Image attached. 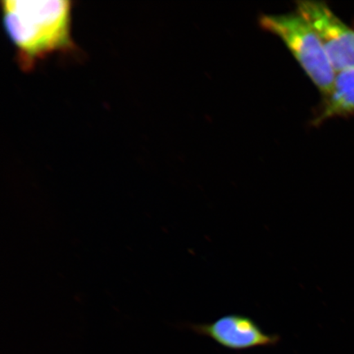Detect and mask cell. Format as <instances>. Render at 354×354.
Wrapping results in <instances>:
<instances>
[{"instance_id": "1", "label": "cell", "mask_w": 354, "mask_h": 354, "mask_svg": "<svg viewBox=\"0 0 354 354\" xmlns=\"http://www.w3.org/2000/svg\"><path fill=\"white\" fill-rule=\"evenodd\" d=\"M3 28L25 72L56 53H74L73 2L69 0H2Z\"/></svg>"}, {"instance_id": "2", "label": "cell", "mask_w": 354, "mask_h": 354, "mask_svg": "<svg viewBox=\"0 0 354 354\" xmlns=\"http://www.w3.org/2000/svg\"><path fill=\"white\" fill-rule=\"evenodd\" d=\"M259 22L263 29L284 42L323 97L328 95L333 87L336 72L309 21L296 10L286 15H264Z\"/></svg>"}, {"instance_id": "3", "label": "cell", "mask_w": 354, "mask_h": 354, "mask_svg": "<svg viewBox=\"0 0 354 354\" xmlns=\"http://www.w3.org/2000/svg\"><path fill=\"white\" fill-rule=\"evenodd\" d=\"M297 11L316 30L336 73L354 68V30L321 1H299Z\"/></svg>"}, {"instance_id": "4", "label": "cell", "mask_w": 354, "mask_h": 354, "mask_svg": "<svg viewBox=\"0 0 354 354\" xmlns=\"http://www.w3.org/2000/svg\"><path fill=\"white\" fill-rule=\"evenodd\" d=\"M198 335L207 336L216 343L233 351H245L276 344L277 335L265 333L258 323L242 314H227L211 323L189 326Z\"/></svg>"}, {"instance_id": "5", "label": "cell", "mask_w": 354, "mask_h": 354, "mask_svg": "<svg viewBox=\"0 0 354 354\" xmlns=\"http://www.w3.org/2000/svg\"><path fill=\"white\" fill-rule=\"evenodd\" d=\"M323 99L320 113L314 122L316 125L332 118L354 113V68L336 73L333 87Z\"/></svg>"}]
</instances>
